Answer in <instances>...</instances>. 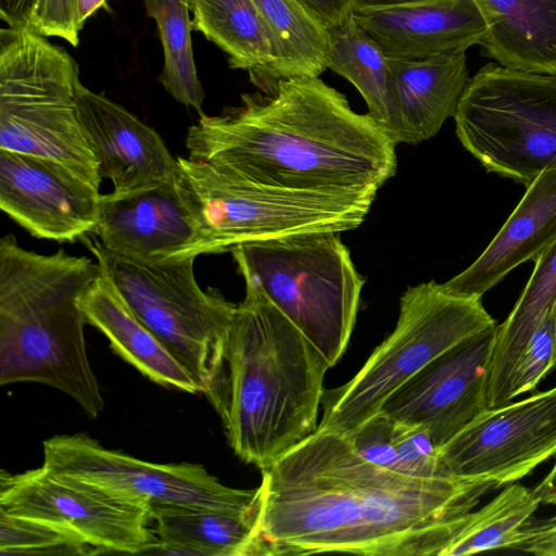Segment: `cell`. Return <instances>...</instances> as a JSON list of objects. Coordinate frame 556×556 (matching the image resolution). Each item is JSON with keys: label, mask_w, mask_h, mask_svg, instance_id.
<instances>
[{"label": "cell", "mask_w": 556, "mask_h": 556, "mask_svg": "<svg viewBox=\"0 0 556 556\" xmlns=\"http://www.w3.org/2000/svg\"><path fill=\"white\" fill-rule=\"evenodd\" d=\"M260 485L262 556H442L465 516L498 488L393 471L319 430L262 470Z\"/></svg>", "instance_id": "obj_1"}, {"label": "cell", "mask_w": 556, "mask_h": 556, "mask_svg": "<svg viewBox=\"0 0 556 556\" xmlns=\"http://www.w3.org/2000/svg\"><path fill=\"white\" fill-rule=\"evenodd\" d=\"M263 93L202 114L188 129L189 159L279 189L376 197L396 173V143L319 77L264 79Z\"/></svg>", "instance_id": "obj_2"}, {"label": "cell", "mask_w": 556, "mask_h": 556, "mask_svg": "<svg viewBox=\"0 0 556 556\" xmlns=\"http://www.w3.org/2000/svg\"><path fill=\"white\" fill-rule=\"evenodd\" d=\"M329 368L303 332L245 285L222 366L204 393L233 453L262 471L313 433Z\"/></svg>", "instance_id": "obj_3"}, {"label": "cell", "mask_w": 556, "mask_h": 556, "mask_svg": "<svg viewBox=\"0 0 556 556\" xmlns=\"http://www.w3.org/2000/svg\"><path fill=\"white\" fill-rule=\"evenodd\" d=\"M101 275L87 256L39 254L0 240V384L37 382L72 397L90 418L104 408L79 305Z\"/></svg>", "instance_id": "obj_4"}, {"label": "cell", "mask_w": 556, "mask_h": 556, "mask_svg": "<svg viewBox=\"0 0 556 556\" xmlns=\"http://www.w3.org/2000/svg\"><path fill=\"white\" fill-rule=\"evenodd\" d=\"M230 253L245 285L257 288L333 367L349 344L365 283L340 232L242 243Z\"/></svg>", "instance_id": "obj_5"}, {"label": "cell", "mask_w": 556, "mask_h": 556, "mask_svg": "<svg viewBox=\"0 0 556 556\" xmlns=\"http://www.w3.org/2000/svg\"><path fill=\"white\" fill-rule=\"evenodd\" d=\"M76 61L25 27L0 30V149L55 161L100 188L83 130Z\"/></svg>", "instance_id": "obj_6"}, {"label": "cell", "mask_w": 556, "mask_h": 556, "mask_svg": "<svg viewBox=\"0 0 556 556\" xmlns=\"http://www.w3.org/2000/svg\"><path fill=\"white\" fill-rule=\"evenodd\" d=\"M175 184L205 254L291 235L353 230L376 198L274 188L181 156Z\"/></svg>", "instance_id": "obj_7"}, {"label": "cell", "mask_w": 556, "mask_h": 556, "mask_svg": "<svg viewBox=\"0 0 556 556\" xmlns=\"http://www.w3.org/2000/svg\"><path fill=\"white\" fill-rule=\"evenodd\" d=\"M495 326L481 298L448 293L433 280L408 287L394 330L351 380L324 391L316 430L348 435L433 358Z\"/></svg>", "instance_id": "obj_8"}, {"label": "cell", "mask_w": 556, "mask_h": 556, "mask_svg": "<svg viewBox=\"0 0 556 556\" xmlns=\"http://www.w3.org/2000/svg\"><path fill=\"white\" fill-rule=\"evenodd\" d=\"M81 240L129 309L205 393L222 366L237 304L218 289H201L194 256L141 260L110 251L87 236Z\"/></svg>", "instance_id": "obj_9"}, {"label": "cell", "mask_w": 556, "mask_h": 556, "mask_svg": "<svg viewBox=\"0 0 556 556\" xmlns=\"http://www.w3.org/2000/svg\"><path fill=\"white\" fill-rule=\"evenodd\" d=\"M454 121L488 173L527 187L556 169V75L486 64L469 79Z\"/></svg>", "instance_id": "obj_10"}, {"label": "cell", "mask_w": 556, "mask_h": 556, "mask_svg": "<svg viewBox=\"0 0 556 556\" xmlns=\"http://www.w3.org/2000/svg\"><path fill=\"white\" fill-rule=\"evenodd\" d=\"M43 466L105 492L150 506L245 509L263 501L262 486L223 484L202 465L156 464L101 446L84 433L54 435L43 442Z\"/></svg>", "instance_id": "obj_11"}, {"label": "cell", "mask_w": 556, "mask_h": 556, "mask_svg": "<svg viewBox=\"0 0 556 556\" xmlns=\"http://www.w3.org/2000/svg\"><path fill=\"white\" fill-rule=\"evenodd\" d=\"M0 509L63 527L94 554L141 553L159 539L148 504L105 492L43 465L0 473Z\"/></svg>", "instance_id": "obj_12"}, {"label": "cell", "mask_w": 556, "mask_h": 556, "mask_svg": "<svg viewBox=\"0 0 556 556\" xmlns=\"http://www.w3.org/2000/svg\"><path fill=\"white\" fill-rule=\"evenodd\" d=\"M457 478L517 482L556 456V387L486 408L439 448Z\"/></svg>", "instance_id": "obj_13"}, {"label": "cell", "mask_w": 556, "mask_h": 556, "mask_svg": "<svg viewBox=\"0 0 556 556\" xmlns=\"http://www.w3.org/2000/svg\"><path fill=\"white\" fill-rule=\"evenodd\" d=\"M496 326L433 358L392 393L380 412L393 420L425 427L440 448L488 408Z\"/></svg>", "instance_id": "obj_14"}, {"label": "cell", "mask_w": 556, "mask_h": 556, "mask_svg": "<svg viewBox=\"0 0 556 556\" xmlns=\"http://www.w3.org/2000/svg\"><path fill=\"white\" fill-rule=\"evenodd\" d=\"M100 198L61 163L0 149V207L36 238L64 243L92 233Z\"/></svg>", "instance_id": "obj_15"}, {"label": "cell", "mask_w": 556, "mask_h": 556, "mask_svg": "<svg viewBox=\"0 0 556 556\" xmlns=\"http://www.w3.org/2000/svg\"><path fill=\"white\" fill-rule=\"evenodd\" d=\"M92 233L105 249L141 260L205 254L175 181L128 193L101 194Z\"/></svg>", "instance_id": "obj_16"}, {"label": "cell", "mask_w": 556, "mask_h": 556, "mask_svg": "<svg viewBox=\"0 0 556 556\" xmlns=\"http://www.w3.org/2000/svg\"><path fill=\"white\" fill-rule=\"evenodd\" d=\"M79 121L113 192L128 193L175 181V159L161 136L132 113L81 84L76 91Z\"/></svg>", "instance_id": "obj_17"}, {"label": "cell", "mask_w": 556, "mask_h": 556, "mask_svg": "<svg viewBox=\"0 0 556 556\" xmlns=\"http://www.w3.org/2000/svg\"><path fill=\"white\" fill-rule=\"evenodd\" d=\"M353 17L384 54L395 60L466 51L479 45L486 30L472 0H420L397 5L362 3Z\"/></svg>", "instance_id": "obj_18"}, {"label": "cell", "mask_w": 556, "mask_h": 556, "mask_svg": "<svg viewBox=\"0 0 556 556\" xmlns=\"http://www.w3.org/2000/svg\"><path fill=\"white\" fill-rule=\"evenodd\" d=\"M556 242V169L544 170L483 252L463 271L442 283L452 294L482 298L510 271L535 261Z\"/></svg>", "instance_id": "obj_19"}, {"label": "cell", "mask_w": 556, "mask_h": 556, "mask_svg": "<svg viewBox=\"0 0 556 556\" xmlns=\"http://www.w3.org/2000/svg\"><path fill=\"white\" fill-rule=\"evenodd\" d=\"M389 59V58H388ZM404 143L417 144L434 137L454 117L469 81L465 50L418 60L389 59Z\"/></svg>", "instance_id": "obj_20"}, {"label": "cell", "mask_w": 556, "mask_h": 556, "mask_svg": "<svg viewBox=\"0 0 556 556\" xmlns=\"http://www.w3.org/2000/svg\"><path fill=\"white\" fill-rule=\"evenodd\" d=\"M87 323L101 331L112 350L151 381L187 393L199 388L185 367L129 309L103 275L79 300Z\"/></svg>", "instance_id": "obj_21"}, {"label": "cell", "mask_w": 556, "mask_h": 556, "mask_svg": "<svg viewBox=\"0 0 556 556\" xmlns=\"http://www.w3.org/2000/svg\"><path fill=\"white\" fill-rule=\"evenodd\" d=\"M484 25L479 45L497 64L556 75V0H472Z\"/></svg>", "instance_id": "obj_22"}, {"label": "cell", "mask_w": 556, "mask_h": 556, "mask_svg": "<svg viewBox=\"0 0 556 556\" xmlns=\"http://www.w3.org/2000/svg\"><path fill=\"white\" fill-rule=\"evenodd\" d=\"M261 504L245 509L152 506L159 540L186 546L191 556H262Z\"/></svg>", "instance_id": "obj_23"}, {"label": "cell", "mask_w": 556, "mask_h": 556, "mask_svg": "<svg viewBox=\"0 0 556 556\" xmlns=\"http://www.w3.org/2000/svg\"><path fill=\"white\" fill-rule=\"evenodd\" d=\"M327 70L349 80L366 102L369 115L396 144L404 143L389 59L353 16L329 29Z\"/></svg>", "instance_id": "obj_24"}, {"label": "cell", "mask_w": 556, "mask_h": 556, "mask_svg": "<svg viewBox=\"0 0 556 556\" xmlns=\"http://www.w3.org/2000/svg\"><path fill=\"white\" fill-rule=\"evenodd\" d=\"M534 263L513 309L496 326L486 386L488 408L510 402L508 390L515 363L543 317L556 305V242Z\"/></svg>", "instance_id": "obj_25"}, {"label": "cell", "mask_w": 556, "mask_h": 556, "mask_svg": "<svg viewBox=\"0 0 556 556\" xmlns=\"http://www.w3.org/2000/svg\"><path fill=\"white\" fill-rule=\"evenodd\" d=\"M192 28L219 47L253 83L269 78L275 45L254 0H190Z\"/></svg>", "instance_id": "obj_26"}, {"label": "cell", "mask_w": 556, "mask_h": 556, "mask_svg": "<svg viewBox=\"0 0 556 556\" xmlns=\"http://www.w3.org/2000/svg\"><path fill=\"white\" fill-rule=\"evenodd\" d=\"M254 2L275 45L271 75L265 79L319 77L327 70L329 29L299 0Z\"/></svg>", "instance_id": "obj_27"}, {"label": "cell", "mask_w": 556, "mask_h": 556, "mask_svg": "<svg viewBox=\"0 0 556 556\" xmlns=\"http://www.w3.org/2000/svg\"><path fill=\"white\" fill-rule=\"evenodd\" d=\"M541 504L534 489L517 482L507 484L489 503L465 516L463 526L442 556L511 549Z\"/></svg>", "instance_id": "obj_28"}, {"label": "cell", "mask_w": 556, "mask_h": 556, "mask_svg": "<svg viewBox=\"0 0 556 556\" xmlns=\"http://www.w3.org/2000/svg\"><path fill=\"white\" fill-rule=\"evenodd\" d=\"M144 7L156 23L163 48L160 83L176 101L202 115L205 94L192 51L190 0H144Z\"/></svg>", "instance_id": "obj_29"}, {"label": "cell", "mask_w": 556, "mask_h": 556, "mask_svg": "<svg viewBox=\"0 0 556 556\" xmlns=\"http://www.w3.org/2000/svg\"><path fill=\"white\" fill-rule=\"evenodd\" d=\"M72 531L0 509V555H93Z\"/></svg>", "instance_id": "obj_30"}, {"label": "cell", "mask_w": 556, "mask_h": 556, "mask_svg": "<svg viewBox=\"0 0 556 556\" xmlns=\"http://www.w3.org/2000/svg\"><path fill=\"white\" fill-rule=\"evenodd\" d=\"M555 306L543 317L515 363L509 380L508 396L510 401L533 391L541 380L554 370L556 357Z\"/></svg>", "instance_id": "obj_31"}, {"label": "cell", "mask_w": 556, "mask_h": 556, "mask_svg": "<svg viewBox=\"0 0 556 556\" xmlns=\"http://www.w3.org/2000/svg\"><path fill=\"white\" fill-rule=\"evenodd\" d=\"M393 421V439L402 473L428 479L454 477L444 466L439 448L425 427Z\"/></svg>", "instance_id": "obj_32"}, {"label": "cell", "mask_w": 556, "mask_h": 556, "mask_svg": "<svg viewBox=\"0 0 556 556\" xmlns=\"http://www.w3.org/2000/svg\"><path fill=\"white\" fill-rule=\"evenodd\" d=\"M393 425L392 418L379 412L344 437L364 459L402 473Z\"/></svg>", "instance_id": "obj_33"}, {"label": "cell", "mask_w": 556, "mask_h": 556, "mask_svg": "<svg viewBox=\"0 0 556 556\" xmlns=\"http://www.w3.org/2000/svg\"><path fill=\"white\" fill-rule=\"evenodd\" d=\"M83 25L78 0H35L28 28L45 37H59L73 47L79 42Z\"/></svg>", "instance_id": "obj_34"}, {"label": "cell", "mask_w": 556, "mask_h": 556, "mask_svg": "<svg viewBox=\"0 0 556 556\" xmlns=\"http://www.w3.org/2000/svg\"><path fill=\"white\" fill-rule=\"evenodd\" d=\"M511 549L540 556H556V515L544 519L534 517Z\"/></svg>", "instance_id": "obj_35"}, {"label": "cell", "mask_w": 556, "mask_h": 556, "mask_svg": "<svg viewBox=\"0 0 556 556\" xmlns=\"http://www.w3.org/2000/svg\"><path fill=\"white\" fill-rule=\"evenodd\" d=\"M328 29L353 16L362 0H299Z\"/></svg>", "instance_id": "obj_36"}, {"label": "cell", "mask_w": 556, "mask_h": 556, "mask_svg": "<svg viewBox=\"0 0 556 556\" xmlns=\"http://www.w3.org/2000/svg\"><path fill=\"white\" fill-rule=\"evenodd\" d=\"M35 0H0V17L8 26L28 28Z\"/></svg>", "instance_id": "obj_37"}, {"label": "cell", "mask_w": 556, "mask_h": 556, "mask_svg": "<svg viewBox=\"0 0 556 556\" xmlns=\"http://www.w3.org/2000/svg\"><path fill=\"white\" fill-rule=\"evenodd\" d=\"M534 490L540 495L542 504L556 507V460L549 472L534 488Z\"/></svg>", "instance_id": "obj_38"}, {"label": "cell", "mask_w": 556, "mask_h": 556, "mask_svg": "<svg viewBox=\"0 0 556 556\" xmlns=\"http://www.w3.org/2000/svg\"><path fill=\"white\" fill-rule=\"evenodd\" d=\"M106 0H78V17L81 25L105 4Z\"/></svg>", "instance_id": "obj_39"}, {"label": "cell", "mask_w": 556, "mask_h": 556, "mask_svg": "<svg viewBox=\"0 0 556 556\" xmlns=\"http://www.w3.org/2000/svg\"><path fill=\"white\" fill-rule=\"evenodd\" d=\"M363 3L366 4H374V5H397V4H405V3H412L420 0H362Z\"/></svg>", "instance_id": "obj_40"}, {"label": "cell", "mask_w": 556, "mask_h": 556, "mask_svg": "<svg viewBox=\"0 0 556 556\" xmlns=\"http://www.w3.org/2000/svg\"><path fill=\"white\" fill-rule=\"evenodd\" d=\"M555 309H556V306H555ZM554 369H556V357H555V363H554Z\"/></svg>", "instance_id": "obj_41"}]
</instances>
